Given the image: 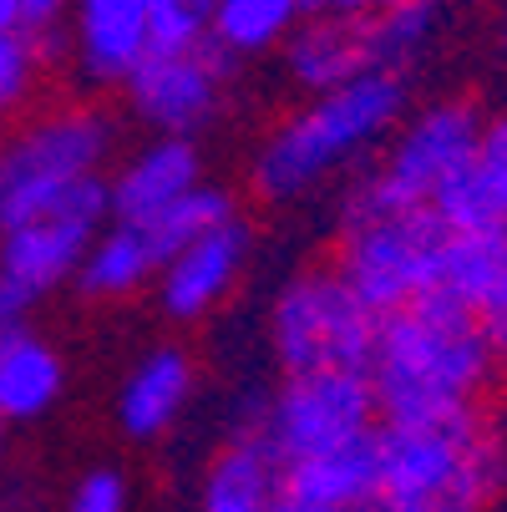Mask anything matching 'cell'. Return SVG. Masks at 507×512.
Wrapping results in <instances>:
<instances>
[{"instance_id":"cell-13","label":"cell","mask_w":507,"mask_h":512,"mask_svg":"<svg viewBox=\"0 0 507 512\" xmlns=\"http://www.w3.org/2000/svg\"><path fill=\"white\" fill-rule=\"evenodd\" d=\"M198 188V148L188 137H158L148 153H137L112 183H107V198H112V213L117 224H148L163 208H173L178 198H188Z\"/></svg>"},{"instance_id":"cell-18","label":"cell","mask_w":507,"mask_h":512,"mask_svg":"<svg viewBox=\"0 0 507 512\" xmlns=\"http://www.w3.org/2000/svg\"><path fill=\"white\" fill-rule=\"evenodd\" d=\"M279 462L264 447V436L249 431L213 462L208 482H203V502L198 512H269L274 492H279Z\"/></svg>"},{"instance_id":"cell-11","label":"cell","mask_w":507,"mask_h":512,"mask_svg":"<svg viewBox=\"0 0 507 512\" xmlns=\"http://www.w3.org/2000/svg\"><path fill=\"white\" fill-rule=\"evenodd\" d=\"M376 487H381L376 431L279 472V497L300 512H376Z\"/></svg>"},{"instance_id":"cell-14","label":"cell","mask_w":507,"mask_h":512,"mask_svg":"<svg viewBox=\"0 0 507 512\" xmlns=\"http://www.w3.org/2000/svg\"><path fill=\"white\" fill-rule=\"evenodd\" d=\"M148 21L153 0H77V51L87 77L127 82L137 61L153 51Z\"/></svg>"},{"instance_id":"cell-34","label":"cell","mask_w":507,"mask_h":512,"mask_svg":"<svg viewBox=\"0 0 507 512\" xmlns=\"http://www.w3.org/2000/svg\"><path fill=\"white\" fill-rule=\"evenodd\" d=\"M0 436H6V416H0Z\"/></svg>"},{"instance_id":"cell-4","label":"cell","mask_w":507,"mask_h":512,"mask_svg":"<svg viewBox=\"0 0 507 512\" xmlns=\"http://www.w3.org/2000/svg\"><path fill=\"white\" fill-rule=\"evenodd\" d=\"M482 148V117L467 102H442L421 112L401 142L391 148V158L360 183L345 203V229L376 224V218H396L411 208H431L437 198Z\"/></svg>"},{"instance_id":"cell-26","label":"cell","mask_w":507,"mask_h":512,"mask_svg":"<svg viewBox=\"0 0 507 512\" xmlns=\"http://www.w3.org/2000/svg\"><path fill=\"white\" fill-rule=\"evenodd\" d=\"M31 77H36V56H31L26 36L21 31H0V112H11V107L26 102Z\"/></svg>"},{"instance_id":"cell-33","label":"cell","mask_w":507,"mask_h":512,"mask_svg":"<svg viewBox=\"0 0 507 512\" xmlns=\"http://www.w3.org/2000/svg\"><path fill=\"white\" fill-rule=\"evenodd\" d=\"M0 31H16V0H0Z\"/></svg>"},{"instance_id":"cell-3","label":"cell","mask_w":507,"mask_h":512,"mask_svg":"<svg viewBox=\"0 0 507 512\" xmlns=\"http://www.w3.org/2000/svg\"><path fill=\"white\" fill-rule=\"evenodd\" d=\"M406 107L401 77L391 71H366V77L345 82L340 92H325L315 107L289 117L254 163V188L264 198H295L315 188L335 163L376 142Z\"/></svg>"},{"instance_id":"cell-30","label":"cell","mask_w":507,"mask_h":512,"mask_svg":"<svg viewBox=\"0 0 507 512\" xmlns=\"http://www.w3.org/2000/svg\"><path fill=\"white\" fill-rule=\"evenodd\" d=\"M26 305H31V295H21L16 284H6V279H0V340L21 330V315H26Z\"/></svg>"},{"instance_id":"cell-27","label":"cell","mask_w":507,"mask_h":512,"mask_svg":"<svg viewBox=\"0 0 507 512\" xmlns=\"http://www.w3.org/2000/svg\"><path fill=\"white\" fill-rule=\"evenodd\" d=\"M66 512H127V482L112 467H97L71 487Z\"/></svg>"},{"instance_id":"cell-9","label":"cell","mask_w":507,"mask_h":512,"mask_svg":"<svg viewBox=\"0 0 507 512\" xmlns=\"http://www.w3.org/2000/svg\"><path fill=\"white\" fill-rule=\"evenodd\" d=\"M112 213L107 183L102 178H82L77 188H66L41 218L0 234V279L16 284L21 295L41 300L51 284H61L66 274H77L87 249L97 244V224Z\"/></svg>"},{"instance_id":"cell-20","label":"cell","mask_w":507,"mask_h":512,"mask_svg":"<svg viewBox=\"0 0 507 512\" xmlns=\"http://www.w3.org/2000/svg\"><path fill=\"white\" fill-rule=\"evenodd\" d=\"M153 274H158L153 249L142 244V234H137V229H127V224L107 229V234L87 249V259H82V269H77L82 295H92V300L132 295V289H142Z\"/></svg>"},{"instance_id":"cell-19","label":"cell","mask_w":507,"mask_h":512,"mask_svg":"<svg viewBox=\"0 0 507 512\" xmlns=\"http://www.w3.org/2000/svg\"><path fill=\"white\" fill-rule=\"evenodd\" d=\"M437 218L452 234H492L507 239V173L472 158L437 198H431Z\"/></svg>"},{"instance_id":"cell-28","label":"cell","mask_w":507,"mask_h":512,"mask_svg":"<svg viewBox=\"0 0 507 512\" xmlns=\"http://www.w3.org/2000/svg\"><path fill=\"white\" fill-rule=\"evenodd\" d=\"M66 11H71V0H16V31H21L26 41L61 36Z\"/></svg>"},{"instance_id":"cell-15","label":"cell","mask_w":507,"mask_h":512,"mask_svg":"<svg viewBox=\"0 0 507 512\" xmlns=\"http://www.w3.org/2000/svg\"><path fill=\"white\" fill-rule=\"evenodd\" d=\"M188 391H193V360H188L183 350L163 345V350H153V355L127 376V386H122V396H117V426H122L127 436H137V442L163 436V431L178 421Z\"/></svg>"},{"instance_id":"cell-6","label":"cell","mask_w":507,"mask_h":512,"mask_svg":"<svg viewBox=\"0 0 507 512\" xmlns=\"http://www.w3.org/2000/svg\"><path fill=\"white\" fill-rule=\"evenodd\" d=\"M452 229L437 218V208H411L396 218H376L345 234L340 249V279L371 315H396L416 305L421 295L442 284V254Z\"/></svg>"},{"instance_id":"cell-17","label":"cell","mask_w":507,"mask_h":512,"mask_svg":"<svg viewBox=\"0 0 507 512\" xmlns=\"http://www.w3.org/2000/svg\"><path fill=\"white\" fill-rule=\"evenodd\" d=\"M61 396V355L26 325L0 340V416L36 421Z\"/></svg>"},{"instance_id":"cell-22","label":"cell","mask_w":507,"mask_h":512,"mask_svg":"<svg viewBox=\"0 0 507 512\" xmlns=\"http://www.w3.org/2000/svg\"><path fill=\"white\" fill-rule=\"evenodd\" d=\"M431 26H437V0H396V6L376 11L360 21V46H366V66L371 71H391L421 51V41L431 36Z\"/></svg>"},{"instance_id":"cell-8","label":"cell","mask_w":507,"mask_h":512,"mask_svg":"<svg viewBox=\"0 0 507 512\" xmlns=\"http://www.w3.org/2000/svg\"><path fill=\"white\" fill-rule=\"evenodd\" d=\"M376 391L371 376L355 371H320V376H289L284 391L264 411V447L274 452L279 467H295L310 457H325L355 436L376 431Z\"/></svg>"},{"instance_id":"cell-29","label":"cell","mask_w":507,"mask_h":512,"mask_svg":"<svg viewBox=\"0 0 507 512\" xmlns=\"http://www.w3.org/2000/svg\"><path fill=\"white\" fill-rule=\"evenodd\" d=\"M477 320H482V330H487L492 350H502V355H507V269H502L497 289L487 295V305L477 310Z\"/></svg>"},{"instance_id":"cell-7","label":"cell","mask_w":507,"mask_h":512,"mask_svg":"<svg viewBox=\"0 0 507 512\" xmlns=\"http://www.w3.org/2000/svg\"><path fill=\"white\" fill-rule=\"evenodd\" d=\"M107 117L97 112H61L26 127L16 142L0 148V234L41 218L66 188L97 178L107 158Z\"/></svg>"},{"instance_id":"cell-23","label":"cell","mask_w":507,"mask_h":512,"mask_svg":"<svg viewBox=\"0 0 507 512\" xmlns=\"http://www.w3.org/2000/svg\"><path fill=\"white\" fill-rule=\"evenodd\" d=\"M507 269V239H492V234H452L447 239V254H442V295L482 310L487 295L497 289Z\"/></svg>"},{"instance_id":"cell-1","label":"cell","mask_w":507,"mask_h":512,"mask_svg":"<svg viewBox=\"0 0 507 512\" xmlns=\"http://www.w3.org/2000/svg\"><path fill=\"white\" fill-rule=\"evenodd\" d=\"M492 340L472 305L431 289L381 320L371 391L386 426H437L467 416L492 376Z\"/></svg>"},{"instance_id":"cell-5","label":"cell","mask_w":507,"mask_h":512,"mask_svg":"<svg viewBox=\"0 0 507 512\" xmlns=\"http://www.w3.org/2000/svg\"><path fill=\"white\" fill-rule=\"evenodd\" d=\"M381 315L350 295L340 274H300L274 305V355L289 376L355 371L371 376Z\"/></svg>"},{"instance_id":"cell-25","label":"cell","mask_w":507,"mask_h":512,"mask_svg":"<svg viewBox=\"0 0 507 512\" xmlns=\"http://www.w3.org/2000/svg\"><path fill=\"white\" fill-rule=\"evenodd\" d=\"M219 0H153V51H193L203 36H213Z\"/></svg>"},{"instance_id":"cell-10","label":"cell","mask_w":507,"mask_h":512,"mask_svg":"<svg viewBox=\"0 0 507 512\" xmlns=\"http://www.w3.org/2000/svg\"><path fill=\"white\" fill-rule=\"evenodd\" d=\"M234 51L224 41L203 36L193 51H148L137 61V71L127 77L132 107L148 117L158 132H193L213 117L219 107V87L229 82L234 71Z\"/></svg>"},{"instance_id":"cell-16","label":"cell","mask_w":507,"mask_h":512,"mask_svg":"<svg viewBox=\"0 0 507 512\" xmlns=\"http://www.w3.org/2000/svg\"><path fill=\"white\" fill-rule=\"evenodd\" d=\"M289 56V77L325 92H340L345 82L366 77V46H360V21H340V16H320L310 26H300L284 46Z\"/></svg>"},{"instance_id":"cell-21","label":"cell","mask_w":507,"mask_h":512,"mask_svg":"<svg viewBox=\"0 0 507 512\" xmlns=\"http://www.w3.org/2000/svg\"><path fill=\"white\" fill-rule=\"evenodd\" d=\"M234 218V203H229V193H219V188H193L188 198H178L173 208H163L158 218H148V224H137V234H142V244L153 249V259H158V274L188 249V244H198L203 234H213L219 224H229ZM132 229V224H127Z\"/></svg>"},{"instance_id":"cell-32","label":"cell","mask_w":507,"mask_h":512,"mask_svg":"<svg viewBox=\"0 0 507 512\" xmlns=\"http://www.w3.org/2000/svg\"><path fill=\"white\" fill-rule=\"evenodd\" d=\"M315 6H325V11H335L340 21H360V16H376V11H386V6H396V0H315Z\"/></svg>"},{"instance_id":"cell-24","label":"cell","mask_w":507,"mask_h":512,"mask_svg":"<svg viewBox=\"0 0 507 512\" xmlns=\"http://www.w3.org/2000/svg\"><path fill=\"white\" fill-rule=\"evenodd\" d=\"M305 6H310V0H219L213 41H224L234 56L264 51V46H274L289 26L300 21Z\"/></svg>"},{"instance_id":"cell-31","label":"cell","mask_w":507,"mask_h":512,"mask_svg":"<svg viewBox=\"0 0 507 512\" xmlns=\"http://www.w3.org/2000/svg\"><path fill=\"white\" fill-rule=\"evenodd\" d=\"M477 158L507 173V117H497V122L482 127V148H477Z\"/></svg>"},{"instance_id":"cell-2","label":"cell","mask_w":507,"mask_h":512,"mask_svg":"<svg viewBox=\"0 0 507 512\" xmlns=\"http://www.w3.org/2000/svg\"><path fill=\"white\" fill-rule=\"evenodd\" d=\"M376 462V512H487L502 487V447L477 411L437 426H381Z\"/></svg>"},{"instance_id":"cell-12","label":"cell","mask_w":507,"mask_h":512,"mask_svg":"<svg viewBox=\"0 0 507 512\" xmlns=\"http://www.w3.org/2000/svg\"><path fill=\"white\" fill-rule=\"evenodd\" d=\"M244 254H249V224L229 218L213 234H203L198 244H188L168 269H163V284H158V300L173 320H198L219 305L239 269H244Z\"/></svg>"}]
</instances>
